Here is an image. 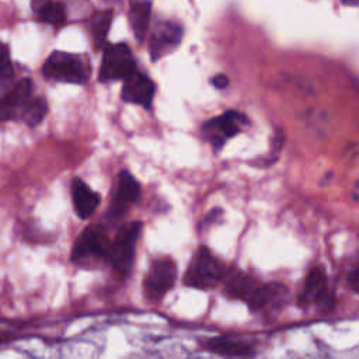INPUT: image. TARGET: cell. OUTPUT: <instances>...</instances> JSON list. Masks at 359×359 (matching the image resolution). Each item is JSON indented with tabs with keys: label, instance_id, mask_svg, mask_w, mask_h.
<instances>
[{
	"label": "cell",
	"instance_id": "1",
	"mask_svg": "<svg viewBox=\"0 0 359 359\" xmlns=\"http://www.w3.org/2000/svg\"><path fill=\"white\" fill-rule=\"evenodd\" d=\"M226 269L223 264L212 255V252L202 247L195 254L184 276V283L191 287L210 289L223 280Z\"/></svg>",
	"mask_w": 359,
	"mask_h": 359
},
{
	"label": "cell",
	"instance_id": "2",
	"mask_svg": "<svg viewBox=\"0 0 359 359\" xmlns=\"http://www.w3.org/2000/svg\"><path fill=\"white\" fill-rule=\"evenodd\" d=\"M42 73L49 80L72 84H84L88 79V69L81 57L63 50H55L48 56Z\"/></svg>",
	"mask_w": 359,
	"mask_h": 359
},
{
	"label": "cell",
	"instance_id": "3",
	"mask_svg": "<svg viewBox=\"0 0 359 359\" xmlns=\"http://www.w3.org/2000/svg\"><path fill=\"white\" fill-rule=\"evenodd\" d=\"M142 230L140 222H133L122 227L115 238L111 241L108 261L122 275H128L133 265L136 241Z\"/></svg>",
	"mask_w": 359,
	"mask_h": 359
},
{
	"label": "cell",
	"instance_id": "4",
	"mask_svg": "<svg viewBox=\"0 0 359 359\" xmlns=\"http://www.w3.org/2000/svg\"><path fill=\"white\" fill-rule=\"evenodd\" d=\"M111 241L100 227H87L77 238L73 250L72 259L80 265L94 264L100 259H107Z\"/></svg>",
	"mask_w": 359,
	"mask_h": 359
},
{
	"label": "cell",
	"instance_id": "5",
	"mask_svg": "<svg viewBox=\"0 0 359 359\" xmlns=\"http://www.w3.org/2000/svg\"><path fill=\"white\" fill-rule=\"evenodd\" d=\"M135 59L126 43H112L104 50L100 67V80H125L135 72Z\"/></svg>",
	"mask_w": 359,
	"mask_h": 359
},
{
	"label": "cell",
	"instance_id": "6",
	"mask_svg": "<svg viewBox=\"0 0 359 359\" xmlns=\"http://www.w3.org/2000/svg\"><path fill=\"white\" fill-rule=\"evenodd\" d=\"M177 278V268L172 259L164 257L157 258L150 264L149 272L144 278V287L151 299L163 297L174 285Z\"/></svg>",
	"mask_w": 359,
	"mask_h": 359
},
{
	"label": "cell",
	"instance_id": "7",
	"mask_svg": "<svg viewBox=\"0 0 359 359\" xmlns=\"http://www.w3.org/2000/svg\"><path fill=\"white\" fill-rule=\"evenodd\" d=\"M247 118L237 111H227L220 116H216L205 123L203 132L210 143L216 147L222 146L224 139L233 137L241 132L243 123H247Z\"/></svg>",
	"mask_w": 359,
	"mask_h": 359
},
{
	"label": "cell",
	"instance_id": "8",
	"mask_svg": "<svg viewBox=\"0 0 359 359\" xmlns=\"http://www.w3.org/2000/svg\"><path fill=\"white\" fill-rule=\"evenodd\" d=\"M182 38V28L174 21L158 22L150 36L149 48L153 60L163 57L164 55L174 50Z\"/></svg>",
	"mask_w": 359,
	"mask_h": 359
},
{
	"label": "cell",
	"instance_id": "9",
	"mask_svg": "<svg viewBox=\"0 0 359 359\" xmlns=\"http://www.w3.org/2000/svg\"><path fill=\"white\" fill-rule=\"evenodd\" d=\"M299 303L302 306H324L330 303L328 278L324 268L314 266L307 272L299 296Z\"/></svg>",
	"mask_w": 359,
	"mask_h": 359
},
{
	"label": "cell",
	"instance_id": "10",
	"mask_svg": "<svg viewBox=\"0 0 359 359\" xmlns=\"http://www.w3.org/2000/svg\"><path fill=\"white\" fill-rule=\"evenodd\" d=\"M139 195L140 187L137 181L128 171H121L118 177V187L108 209V216L111 219H118L123 216L130 205H133L139 199Z\"/></svg>",
	"mask_w": 359,
	"mask_h": 359
},
{
	"label": "cell",
	"instance_id": "11",
	"mask_svg": "<svg viewBox=\"0 0 359 359\" xmlns=\"http://www.w3.org/2000/svg\"><path fill=\"white\" fill-rule=\"evenodd\" d=\"M154 91V83L143 73L135 70L128 79H125V84L122 87V100L142 105L144 108H150Z\"/></svg>",
	"mask_w": 359,
	"mask_h": 359
},
{
	"label": "cell",
	"instance_id": "12",
	"mask_svg": "<svg viewBox=\"0 0 359 359\" xmlns=\"http://www.w3.org/2000/svg\"><path fill=\"white\" fill-rule=\"evenodd\" d=\"M31 93L32 83L29 79H24L0 97V121L18 119L24 105L31 98Z\"/></svg>",
	"mask_w": 359,
	"mask_h": 359
},
{
	"label": "cell",
	"instance_id": "13",
	"mask_svg": "<svg viewBox=\"0 0 359 359\" xmlns=\"http://www.w3.org/2000/svg\"><path fill=\"white\" fill-rule=\"evenodd\" d=\"M224 292L233 297L244 300L248 306L254 302L262 283H258L252 276L243 272L226 273L224 278Z\"/></svg>",
	"mask_w": 359,
	"mask_h": 359
},
{
	"label": "cell",
	"instance_id": "14",
	"mask_svg": "<svg viewBox=\"0 0 359 359\" xmlns=\"http://www.w3.org/2000/svg\"><path fill=\"white\" fill-rule=\"evenodd\" d=\"M72 199L74 210L81 219L90 217L100 203L98 194H95L91 188L86 185V182L79 178L72 182Z\"/></svg>",
	"mask_w": 359,
	"mask_h": 359
},
{
	"label": "cell",
	"instance_id": "15",
	"mask_svg": "<svg viewBox=\"0 0 359 359\" xmlns=\"http://www.w3.org/2000/svg\"><path fill=\"white\" fill-rule=\"evenodd\" d=\"M205 348L216 355L226 358H245L254 353L251 345L230 337H215L205 342Z\"/></svg>",
	"mask_w": 359,
	"mask_h": 359
},
{
	"label": "cell",
	"instance_id": "16",
	"mask_svg": "<svg viewBox=\"0 0 359 359\" xmlns=\"http://www.w3.org/2000/svg\"><path fill=\"white\" fill-rule=\"evenodd\" d=\"M31 10L38 21L53 27H60L66 21L65 7L55 0H31Z\"/></svg>",
	"mask_w": 359,
	"mask_h": 359
},
{
	"label": "cell",
	"instance_id": "17",
	"mask_svg": "<svg viewBox=\"0 0 359 359\" xmlns=\"http://www.w3.org/2000/svg\"><path fill=\"white\" fill-rule=\"evenodd\" d=\"M151 14V3L149 0H130L129 7V24L133 35L139 42H142L149 29Z\"/></svg>",
	"mask_w": 359,
	"mask_h": 359
},
{
	"label": "cell",
	"instance_id": "18",
	"mask_svg": "<svg viewBox=\"0 0 359 359\" xmlns=\"http://www.w3.org/2000/svg\"><path fill=\"white\" fill-rule=\"evenodd\" d=\"M112 15H114L112 10H101V11H97L90 20L91 34L97 48H101L105 43V39L112 22Z\"/></svg>",
	"mask_w": 359,
	"mask_h": 359
},
{
	"label": "cell",
	"instance_id": "19",
	"mask_svg": "<svg viewBox=\"0 0 359 359\" xmlns=\"http://www.w3.org/2000/svg\"><path fill=\"white\" fill-rule=\"evenodd\" d=\"M48 112V104L42 98H29L24 105L18 119L34 128L42 122Z\"/></svg>",
	"mask_w": 359,
	"mask_h": 359
},
{
	"label": "cell",
	"instance_id": "20",
	"mask_svg": "<svg viewBox=\"0 0 359 359\" xmlns=\"http://www.w3.org/2000/svg\"><path fill=\"white\" fill-rule=\"evenodd\" d=\"M13 76H14V72H13L8 48L0 42V90H4L10 86Z\"/></svg>",
	"mask_w": 359,
	"mask_h": 359
},
{
	"label": "cell",
	"instance_id": "21",
	"mask_svg": "<svg viewBox=\"0 0 359 359\" xmlns=\"http://www.w3.org/2000/svg\"><path fill=\"white\" fill-rule=\"evenodd\" d=\"M348 285L355 293L359 294V261L355 264V266L351 269L348 275Z\"/></svg>",
	"mask_w": 359,
	"mask_h": 359
},
{
	"label": "cell",
	"instance_id": "22",
	"mask_svg": "<svg viewBox=\"0 0 359 359\" xmlns=\"http://www.w3.org/2000/svg\"><path fill=\"white\" fill-rule=\"evenodd\" d=\"M212 84L222 90V88H226L229 86V77L226 74H216L213 79H212Z\"/></svg>",
	"mask_w": 359,
	"mask_h": 359
},
{
	"label": "cell",
	"instance_id": "23",
	"mask_svg": "<svg viewBox=\"0 0 359 359\" xmlns=\"http://www.w3.org/2000/svg\"><path fill=\"white\" fill-rule=\"evenodd\" d=\"M345 4H356L359 0H342Z\"/></svg>",
	"mask_w": 359,
	"mask_h": 359
}]
</instances>
